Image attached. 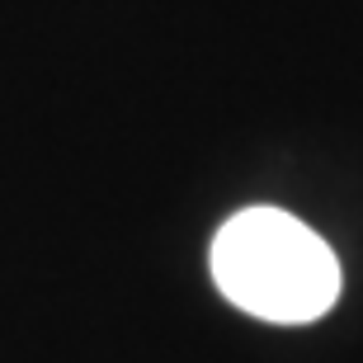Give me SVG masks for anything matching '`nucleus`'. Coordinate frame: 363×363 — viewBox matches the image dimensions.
<instances>
[{
	"instance_id": "f257e3e1",
	"label": "nucleus",
	"mask_w": 363,
	"mask_h": 363,
	"mask_svg": "<svg viewBox=\"0 0 363 363\" xmlns=\"http://www.w3.org/2000/svg\"><path fill=\"white\" fill-rule=\"evenodd\" d=\"M213 279L227 302L259 321L302 325L335 307V250L283 208H245L217 231Z\"/></svg>"
}]
</instances>
